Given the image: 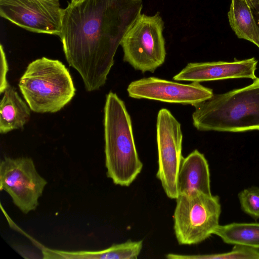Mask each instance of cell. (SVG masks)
Masks as SVG:
<instances>
[{"mask_svg":"<svg viewBox=\"0 0 259 259\" xmlns=\"http://www.w3.org/2000/svg\"><path fill=\"white\" fill-rule=\"evenodd\" d=\"M142 8V0H80L64 9L63 51L87 91L105 84L117 48Z\"/></svg>","mask_w":259,"mask_h":259,"instance_id":"1","label":"cell"},{"mask_svg":"<svg viewBox=\"0 0 259 259\" xmlns=\"http://www.w3.org/2000/svg\"><path fill=\"white\" fill-rule=\"evenodd\" d=\"M194 107L193 124L199 131H259V78L244 87L213 94Z\"/></svg>","mask_w":259,"mask_h":259,"instance_id":"2","label":"cell"},{"mask_svg":"<svg viewBox=\"0 0 259 259\" xmlns=\"http://www.w3.org/2000/svg\"><path fill=\"white\" fill-rule=\"evenodd\" d=\"M104 111L107 176L116 185L129 186L143 165L137 151L131 117L124 102L111 91L106 95Z\"/></svg>","mask_w":259,"mask_h":259,"instance_id":"3","label":"cell"},{"mask_svg":"<svg viewBox=\"0 0 259 259\" xmlns=\"http://www.w3.org/2000/svg\"><path fill=\"white\" fill-rule=\"evenodd\" d=\"M18 86L31 110L39 113L60 111L71 101L76 91L66 66L45 57L28 64Z\"/></svg>","mask_w":259,"mask_h":259,"instance_id":"4","label":"cell"},{"mask_svg":"<svg viewBox=\"0 0 259 259\" xmlns=\"http://www.w3.org/2000/svg\"><path fill=\"white\" fill-rule=\"evenodd\" d=\"M176 199L174 229L179 244H198L213 234L221 212L219 196L194 190Z\"/></svg>","mask_w":259,"mask_h":259,"instance_id":"5","label":"cell"},{"mask_svg":"<svg viewBox=\"0 0 259 259\" xmlns=\"http://www.w3.org/2000/svg\"><path fill=\"white\" fill-rule=\"evenodd\" d=\"M163 28L164 22L159 12L153 16L141 14L120 43L123 60L143 73L154 72L165 59Z\"/></svg>","mask_w":259,"mask_h":259,"instance_id":"6","label":"cell"},{"mask_svg":"<svg viewBox=\"0 0 259 259\" xmlns=\"http://www.w3.org/2000/svg\"><path fill=\"white\" fill-rule=\"evenodd\" d=\"M47 183L30 157H5L1 161V191L8 193L13 203L24 213L37 208Z\"/></svg>","mask_w":259,"mask_h":259,"instance_id":"7","label":"cell"},{"mask_svg":"<svg viewBox=\"0 0 259 259\" xmlns=\"http://www.w3.org/2000/svg\"><path fill=\"white\" fill-rule=\"evenodd\" d=\"M158 168L156 177L170 199L179 195L177 177L182 155L183 134L180 123L167 109H161L156 122Z\"/></svg>","mask_w":259,"mask_h":259,"instance_id":"8","label":"cell"},{"mask_svg":"<svg viewBox=\"0 0 259 259\" xmlns=\"http://www.w3.org/2000/svg\"><path fill=\"white\" fill-rule=\"evenodd\" d=\"M64 9L49 0H0V15L27 30L59 37Z\"/></svg>","mask_w":259,"mask_h":259,"instance_id":"9","label":"cell"},{"mask_svg":"<svg viewBox=\"0 0 259 259\" xmlns=\"http://www.w3.org/2000/svg\"><path fill=\"white\" fill-rule=\"evenodd\" d=\"M200 82L189 84L149 77L135 80L128 85L129 97L194 106L211 98L212 90Z\"/></svg>","mask_w":259,"mask_h":259,"instance_id":"10","label":"cell"},{"mask_svg":"<svg viewBox=\"0 0 259 259\" xmlns=\"http://www.w3.org/2000/svg\"><path fill=\"white\" fill-rule=\"evenodd\" d=\"M258 61L252 57L232 62L215 61L188 63L173 77L176 81L202 82L234 78H250L256 76Z\"/></svg>","mask_w":259,"mask_h":259,"instance_id":"11","label":"cell"},{"mask_svg":"<svg viewBox=\"0 0 259 259\" xmlns=\"http://www.w3.org/2000/svg\"><path fill=\"white\" fill-rule=\"evenodd\" d=\"M177 188L179 195L194 190L211 195L209 165L204 155L197 150L183 157L177 177Z\"/></svg>","mask_w":259,"mask_h":259,"instance_id":"12","label":"cell"},{"mask_svg":"<svg viewBox=\"0 0 259 259\" xmlns=\"http://www.w3.org/2000/svg\"><path fill=\"white\" fill-rule=\"evenodd\" d=\"M0 103V133L22 128L30 118V108L13 87L4 91Z\"/></svg>","mask_w":259,"mask_h":259,"instance_id":"13","label":"cell"},{"mask_svg":"<svg viewBox=\"0 0 259 259\" xmlns=\"http://www.w3.org/2000/svg\"><path fill=\"white\" fill-rule=\"evenodd\" d=\"M230 25L236 36L259 49V27L253 12L244 0H231L228 13Z\"/></svg>","mask_w":259,"mask_h":259,"instance_id":"14","label":"cell"},{"mask_svg":"<svg viewBox=\"0 0 259 259\" xmlns=\"http://www.w3.org/2000/svg\"><path fill=\"white\" fill-rule=\"evenodd\" d=\"M213 234L225 243L259 249V223H232L220 225Z\"/></svg>","mask_w":259,"mask_h":259,"instance_id":"15","label":"cell"},{"mask_svg":"<svg viewBox=\"0 0 259 259\" xmlns=\"http://www.w3.org/2000/svg\"><path fill=\"white\" fill-rule=\"evenodd\" d=\"M169 259H259V249L241 245H234L227 252L203 255H180L169 253Z\"/></svg>","mask_w":259,"mask_h":259,"instance_id":"16","label":"cell"},{"mask_svg":"<svg viewBox=\"0 0 259 259\" xmlns=\"http://www.w3.org/2000/svg\"><path fill=\"white\" fill-rule=\"evenodd\" d=\"M238 196L242 210L255 220L259 219V187L244 189Z\"/></svg>","mask_w":259,"mask_h":259,"instance_id":"17","label":"cell"},{"mask_svg":"<svg viewBox=\"0 0 259 259\" xmlns=\"http://www.w3.org/2000/svg\"><path fill=\"white\" fill-rule=\"evenodd\" d=\"M1 73H0V94H2L9 87L7 78L9 70L6 54L3 47L1 45Z\"/></svg>","mask_w":259,"mask_h":259,"instance_id":"18","label":"cell"},{"mask_svg":"<svg viewBox=\"0 0 259 259\" xmlns=\"http://www.w3.org/2000/svg\"><path fill=\"white\" fill-rule=\"evenodd\" d=\"M251 8L253 12L257 11L259 9V0H244Z\"/></svg>","mask_w":259,"mask_h":259,"instance_id":"19","label":"cell"},{"mask_svg":"<svg viewBox=\"0 0 259 259\" xmlns=\"http://www.w3.org/2000/svg\"><path fill=\"white\" fill-rule=\"evenodd\" d=\"M253 13L255 21L259 27V9L257 11L254 12H253Z\"/></svg>","mask_w":259,"mask_h":259,"instance_id":"20","label":"cell"},{"mask_svg":"<svg viewBox=\"0 0 259 259\" xmlns=\"http://www.w3.org/2000/svg\"><path fill=\"white\" fill-rule=\"evenodd\" d=\"M79 1L80 0H71L70 3L71 4H74V3H76L78 2H79Z\"/></svg>","mask_w":259,"mask_h":259,"instance_id":"21","label":"cell"},{"mask_svg":"<svg viewBox=\"0 0 259 259\" xmlns=\"http://www.w3.org/2000/svg\"><path fill=\"white\" fill-rule=\"evenodd\" d=\"M49 1H56V2H59V0H49Z\"/></svg>","mask_w":259,"mask_h":259,"instance_id":"22","label":"cell"}]
</instances>
